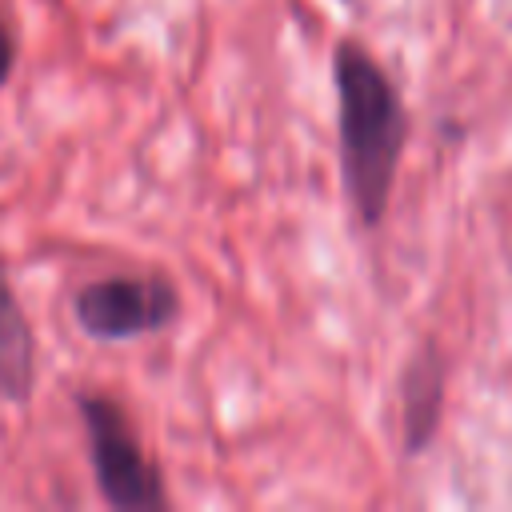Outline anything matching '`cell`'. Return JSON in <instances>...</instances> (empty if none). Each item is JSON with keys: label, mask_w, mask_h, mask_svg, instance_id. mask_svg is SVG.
<instances>
[{"label": "cell", "mask_w": 512, "mask_h": 512, "mask_svg": "<svg viewBox=\"0 0 512 512\" xmlns=\"http://www.w3.org/2000/svg\"><path fill=\"white\" fill-rule=\"evenodd\" d=\"M336 100H340V160L344 188L356 204V216L372 228L392 196L396 160L408 136L404 104L388 72L352 40L336 48Z\"/></svg>", "instance_id": "6da1fadb"}, {"label": "cell", "mask_w": 512, "mask_h": 512, "mask_svg": "<svg viewBox=\"0 0 512 512\" xmlns=\"http://www.w3.org/2000/svg\"><path fill=\"white\" fill-rule=\"evenodd\" d=\"M72 312L96 340H132L176 320L180 296L164 276H104L76 292Z\"/></svg>", "instance_id": "3957f363"}, {"label": "cell", "mask_w": 512, "mask_h": 512, "mask_svg": "<svg viewBox=\"0 0 512 512\" xmlns=\"http://www.w3.org/2000/svg\"><path fill=\"white\" fill-rule=\"evenodd\" d=\"M36 376V340L32 328L16 304V292L8 284V272L0 264V396L28 400Z\"/></svg>", "instance_id": "5b68a950"}, {"label": "cell", "mask_w": 512, "mask_h": 512, "mask_svg": "<svg viewBox=\"0 0 512 512\" xmlns=\"http://www.w3.org/2000/svg\"><path fill=\"white\" fill-rule=\"evenodd\" d=\"M12 64H16V36H12V28L0 20V88L8 84Z\"/></svg>", "instance_id": "8992f818"}, {"label": "cell", "mask_w": 512, "mask_h": 512, "mask_svg": "<svg viewBox=\"0 0 512 512\" xmlns=\"http://www.w3.org/2000/svg\"><path fill=\"white\" fill-rule=\"evenodd\" d=\"M80 416H84L92 468H96V484H100L104 500L112 508H144V512L168 508L164 476L144 456L124 408L108 396L84 392L80 396Z\"/></svg>", "instance_id": "7a4b0ae2"}, {"label": "cell", "mask_w": 512, "mask_h": 512, "mask_svg": "<svg viewBox=\"0 0 512 512\" xmlns=\"http://www.w3.org/2000/svg\"><path fill=\"white\" fill-rule=\"evenodd\" d=\"M400 396H404V448L420 452L432 440L440 404H444V364H440L436 348H424L408 360Z\"/></svg>", "instance_id": "277c9868"}]
</instances>
